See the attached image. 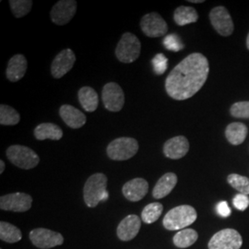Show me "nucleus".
<instances>
[{
  "label": "nucleus",
  "mask_w": 249,
  "mask_h": 249,
  "mask_svg": "<svg viewBox=\"0 0 249 249\" xmlns=\"http://www.w3.org/2000/svg\"><path fill=\"white\" fill-rule=\"evenodd\" d=\"M209 72L207 57L202 53H191L170 72L165 80V90L177 101L191 98L203 87Z\"/></svg>",
  "instance_id": "nucleus-1"
},
{
  "label": "nucleus",
  "mask_w": 249,
  "mask_h": 249,
  "mask_svg": "<svg viewBox=\"0 0 249 249\" xmlns=\"http://www.w3.org/2000/svg\"><path fill=\"white\" fill-rule=\"evenodd\" d=\"M107 178L102 173L90 176L83 188V198L89 208H95L97 205L106 201L109 197L107 191Z\"/></svg>",
  "instance_id": "nucleus-2"
},
{
  "label": "nucleus",
  "mask_w": 249,
  "mask_h": 249,
  "mask_svg": "<svg viewBox=\"0 0 249 249\" xmlns=\"http://www.w3.org/2000/svg\"><path fill=\"white\" fill-rule=\"evenodd\" d=\"M196 210L189 205L178 206L169 211L163 218L162 224L169 231L183 230L196 220Z\"/></svg>",
  "instance_id": "nucleus-3"
},
{
  "label": "nucleus",
  "mask_w": 249,
  "mask_h": 249,
  "mask_svg": "<svg viewBox=\"0 0 249 249\" xmlns=\"http://www.w3.org/2000/svg\"><path fill=\"white\" fill-rule=\"evenodd\" d=\"M10 162L20 169L30 170L36 167L40 158L36 151L22 145H12L6 151Z\"/></svg>",
  "instance_id": "nucleus-4"
},
{
  "label": "nucleus",
  "mask_w": 249,
  "mask_h": 249,
  "mask_svg": "<svg viewBox=\"0 0 249 249\" xmlns=\"http://www.w3.org/2000/svg\"><path fill=\"white\" fill-rule=\"evenodd\" d=\"M142 51V44L131 33L124 34L116 45V55L120 62L129 64L136 61Z\"/></svg>",
  "instance_id": "nucleus-5"
},
{
  "label": "nucleus",
  "mask_w": 249,
  "mask_h": 249,
  "mask_svg": "<svg viewBox=\"0 0 249 249\" xmlns=\"http://www.w3.org/2000/svg\"><path fill=\"white\" fill-rule=\"evenodd\" d=\"M139 151L137 140L128 137H122L114 140L107 146V152L111 160H126L134 157Z\"/></svg>",
  "instance_id": "nucleus-6"
},
{
  "label": "nucleus",
  "mask_w": 249,
  "mask_h": 249,
  "mask_svg": "<svg viewBox=\"0 0 249 249\" xmlns=\"http://www.w3.org/2000/svg\"><path fill=\"white\" fill-rule=\"evenodd\" d=\"M243 239L234 229H223L218 231L209 242V249H240Z\"/></svg>",
  "instance_id": "nucleus-7"
},
{
  "label": "nucleus",
  "mask_w": 249,
  "mask_h": 249,
  "mask_svg": "<svg viewBox=\"0 0 249 249\" xmlns=\"http://www.w3.org/2000/svg\"><path fill=\"white\" fill-rule=\"evenodd\" d=\"M30 240L38 249H49L63 245L64 237L59 232L37 228L30 232Z\"/></svg>",
  "instance_id": "nucleus-8"
},
{
  "label": "nucleus",
  "mask_w": 249,
  "mask_h": 249,
  "mask_svg": "<svg viewBox=\"0 0 249 249\" xmlns=\"http://www.w3.org/2000/svg\"><path fill=\"white\" fill-rule=\"evenodd\" d=\"M102 100L108 111L119 112L124 105V91L116 82H109L103 88Z\"/></svg>",
  "instance_id": "nucleus-9"
},
{
  "label": "nucleus",
  "mask_w": 249,
  "mask_h": 249,
  "mask_svg": "<svg viewBox=\"0 0 249 249\" xmlns=\"http://www.w3.org/2000/svg\"><path fill=\"white\" fill-rule=\"evenodd\" d=\"M33 197L26 193H12L0 197V209L7 212L25 213L32 207Z\"/></svg>",
  "instance_id": "nucleus-10"
},
{
  "label": "nucleus",
  "mask_w": 249,
  "mask_h": 249,
  "mask_svg": "<svg viewBox=\"0 0 249 249\" xmlns=\"http://www.w3.org/2000/svg\"><path fill=\"white\" fill-rule=\"evenodd\" d=\"M141 28L143 34L151 38L165 36L168 26L165 20L158 13L151 12L143 16L141 20Z\"/></svg>",
  "instance_id": "nucleus-11"
},
{
  "label": "nucleus",
  "mask_w": 249,
  "mask_h": 249,
  "mask_svg": "<svg viewBox=\"0 0 249 249\" xmlns=\"http://www.w3.org/2000/svg\"><path fill=\"white\" fill-rule=\"evenodd\" d=\"M210 20L215 31L222 36H231L233 32V22L231 15L224 7H216L210 12Z\"/></svg>",
  "instance_id": "nucleus-12"
},
{
  "label": "nucleus",
  "mask_w": 249,
  "mask_h": 249,
  "mask_svg": "<svg viewBox=\"0 0 249 249\" xmlns=\"http://www.w3.org/2000/svg\"><path fill=\"white\" fill-rule=\"evenodd\" d=\"M76 11L77 2L75 0H60L51 9L50 16L54 24L63 26L71 20Z\"/></svg>",
  "instance_id": "nucleus-13"
},
{
  "label": "nucleus",
  "mask_w": 249,
  "mask_h": 249,
  "mask_svg": "<svg viewBox=\"0 0 249 249\" xmlns=\"http://www.w3.org/2000/svg\"><path fill=\"white\" fill-rule=\"evenodd\" d=\"M76 62V55L71 49L67 48L60 51L53 58L51 65V74L54 79H61L71 71Z\"/></svg>",
  "instance_id": "nucleus-14"
},
{
  "label": "nucleus",
  "mask_w": 249,
  "mask_h": 249,
  "mask_svg": "<svg viewBox=\"0 0 249 249\" xmlns=\"http://www.w3.org/2000/svg\"><path fill=\"white\" fill-rule=\"evenodd\" d=\"M149 191V183L143 178H134L123 186L122 192L124 197L132 202L142 200Z\"/></svg>",
  "instance_id": "nucleus-15"
},
{
  "label": "nucleus",
  "mask_w": 249,
  "mask_h": 249,
  "mask_svg": "<svg viewBox=\"0 0 249 249\" xmlns=\"http://www.w3.org/2000/svg\"><path fill=\"white\" fill-rule=\"evenodd\" d=\"M142 226V220L137 215H128L117 226L116 233L121 241H130L139 233Z\"/></svg>",
  "instance_id": "nucleus-16"
},
{
  "label": "nucleus",
  "mask_w": 249,
  "mask_h": 249,
  "mask_svg": "<svg viewBox=\"0 0 249 249\" xmlns=\"http://www.w3.org/2000/svg\"><path fill=\"white\" fill-rule=\"evenodd\" d=\"M189 151V142L187 138L184 136L174 137L168 140L163 145V153L164 155L172 159L178 160L186 156Z\"/></svg>",
  "instance_id": "nucleus-17"
},
{
  "label": "nucleus",
  "mask_w": 249,
  "mask_h": 249,
  "mask_svg": "<svg viewBox=\"0 0 249 249\" xmlns=\"http://www.w3.org/2000/svg\"><path fill=\"white\" fill-rule=\"evenodd\" d=\"M59 115L65 124L73 129L83 126L87 120L86 116L81 111L70 105H63L59 109Z\"/></svg>",
  "instance_id": "nucleus-18"
},
{
  "label": "nucleus",
  "mask_w": 249,
  "mask_h": 249,
  "mask_svg": "<svg viewBox=\"0 0 249 249\" xmlns=\"http://www.w3.org/2000/svg\"><path fill=\"white\" fill-rule=\"evenodd\" d=\"M27 63L26 57L23 54H15L9 59L6 71V76L8 80L11 82H17L21 80L26 74Z\"/></svg>",
  "instance_id": "nucleus-19"
},
{
  "label": "nucleus",
  "mask_w": 249,
  "mask_h": 249,
  "mask_svg": "<svg viewBox=\"0 0 249 249\" xmlns=\"http://www.w3.org/2000/svg\"><path fill=\"white\" fill-rule=\"evenodd\" d=\"M178 177L174 173H167L158 180L152 191V196L156 199H160L168 196L172 190L177 186Z\"/></svg>",
  "instance_id": "nucleus-20"
},
{
  "label": "nucleus",
  "mask_w": 249,
  "mask_h": 249,
  "mask_svg": "<svg viewBox=\"0 0 249 249\" xmlns=\"http://www.w3.org/2000/svg\"><path fill=\"white\" fill-rule=\"evenodd\" d=\"M35 137L38 141H59L60 139H62L63 131L57 124L43 123L38 124L35 128Z\"/></svg>",
  "instance_id": "nucleus-21"
},
{
  "label": "nucleus",
  "mask_w": 249,
  "mask_h": 249,
  "mask_svg": "<svg viewBox=\"0 0 249 249\" xmlns=\"http://www.w3.org/2000/svg\"><path fill=\"white\" fill-rule=\"evenodd\" d=\"M79 102L82 108L87 112H94L99 106V97L96 90L91 87H82L78 93Z\"/></svg>",
  "instance_id": "nucleus-22"
},
{
  "label": "nucleus",
  "mask_w": 249,
  "mask_h": 249,
  "mask_svg": "<svg viewBox=\"0 0 249 249\" xmlns=\"http://www.w3.org/2000/svg\"><path fill=\"white\" fill-rule=\"evenodd\" d=\"M248 135V127L243 123H231L226 127L225 136L232 145H239L245 142Z\"/></svg>",
  "instance_id": "nucleus-23"
},
{
  "label": "nucleus",
  "mask_w": 249,
  "mask_h": 249,
  "mask_svg": "<svg viewBox=\"0 0 249 249\" xmlns=\"http://www.w3.org/2000/svg\"><path fill=\"white\" fill-rule=\"evenodd\" d=\"M174 19L179 26H185L189 23L196 22L198 19V15L194 8L181 6L175 10Z\"/></svg>",
  "instance_id": "nucleus-24"
},
{
  "label": "nucleus",
  "mask_w": 249,
  "mask_h": 249,
  "mask_svg": "<svg viewBox=\"0 0 249 249\" xmlns=\"http://www.w3.org/2000/svg\"><path fill=\"white\" fill-rule=\"evenodd\" d=\"M198 234L193 229H183L174 236V244L178 249H187L196 243Z\"/></svg>",
  "instance_id": "nucleus-25"
},
{
  "label": "nucleus",
  "mask_w": 249,
  "mask_h": 249,
  "mask_svg": "<svg viewBox=\"0 0 249 249\" xmlns=\"http://www.w3.org/2000/svg\"><path fill=\"white\" fill-rule=\"evenodd\" d=\"M22 233L18 227L11 223L2 221L0 223V239L7 243H17L21 240Z\"/></svg>",
  "instance_id": "nucleus-26"
},
{
  "label": "nucleus",
  "mask_w": 249,
  "mask_h": 249,
  "mask_svg": "<svg viewBox=\"0 0 249 249\" xmlns=\"http://www.w3.org/2000/svg\"><path fill=\"white\" fill-rule=\"evenodd\" d=\"M163 211V206L159 202L147 205L142 213V220L147 224L155 223L160 218Z\"/></svg>",
  "instance_id": "nucleus-27"
},
{
  "label": "nucleus",
  "mask_w": 249,
  "mask_h": 249,
  "mask_svg": "<svg viewBox=\"0 0 249 249\" xmlns=\"http://www.w3.org/2000/svg\"><path fill=\"white\" fill-rule=\"evenodd\" d=\"M20 116L18 112L7 105L0 106V124L2 125H14L18 124Z\"/></svg>",
  "instance_id": "nucleus-28"
},
{
  "label": "nucleus",
  "mask_w": 249,
  "mask_h": 249,
  "mask_svg": "<svg viewBox=\"0 0 249 249\" xmlns=\"http://www.w3.org/2000/svg\"><path fill=\"white\" fill-rule=\"evenodd\" d=\"M34 2L32 0H10L9 7L13 15L16 18H22L26 16L33 8Z\"/></svg>",
  "instance_id": "nucleus-29"
},
{
  "label": "nucleus",
  "mask_w": 249,
  "mask_h": 249,
  "mask_svg": "<svg viewBox=\"0 0 249 249\" xmlns=\"http://www.w3.org/2000/svg\"><path fill=\"white\" fill-rule=\"evenodd\" d=\"M228 183L240 194L249 195V178L237 174H231L227 178Z\"/></svg>",
  "instance_id": "nucleus-30"
},
{
  "label": "nucleus",
  "mask_w": 249,
  "mask_h": 249,
  "mask_svg": "<svg viewBox=\"0 0 249 249\" xmlns=\"http://www.w3.org/2000/svg\"><path fill=\"white\" fill-rule=\"evenodd\" d=\"M153 71L157 75H162L168 68V59L163 53H157L152 59Z\"/></svg>",
  "instance_id": "nucleus-31"
},
{
  "label": "nucleus",
  "mask_w": 249,
  "mask_h": 249,
  "mask_svg": "<svg viewBox=\"0 0 249 249\" xmlns=\"http://www.w3.org/2000/svg\"><path fill=\"white\" fill-rule=\"evenodd\" d=\"M231 116L236 118H249V102H238L231 107Z\"/></svg>",
  "instance_id": "nucleus-32"
},
{
  "label": "nucleus",
  "mask_w": 249,
  "mask_h": 249,
  "mask_svg": "<svg viewBox=\"0 0 249 249\" xmlns=\"http://www.w3.org/2000/svg\"><path fill=\"white\" fill-rule=\"evenodd\" d=\"M163 45L170 51L178 52L184 48V44L177 35H168L163 39Z\"/></svg>",
  "instance_id": "nucleus-33"
},
{
  "label": "nucleus",
  "mask_w": 249,
  "mask_h": 249,
  "mask_svg": "<svg viewBox=\"0 0 249 249\" xmlns=\"http://www.w3.org/2000/svg\"><path fill=\"white\" fill-rule=\"evenodd\" d=\"M233 206L241 212L246 211L249 206V197L248 195L237 194L232 199Z\"/></svg>",
  "instance_id": "nucleus-34"
},
{
  "label": "nucleus",
  "mask_w": 249,
  "mask_h": 249,
  "mask_svg": "<svg viewBox=\"0 0 249 249\" xmlns=\"http://www.w3.org/2000/svg\"><path fill=\"white\" fill-rule=\"evenodd\" d=\"M217 212L218 214L223 218L229 217L231 215V209L229 208L228 203L226 201H221L219 204L217 205Z\"/></svg>",
  "instance_id": "nucleus-35"
},
{
  "label": "nucleus",
  "mask_w": 249,
  "mask_h": 249,
  "mask_svg": "<svg viewBox=\"0 0 249 249\" xmlns=\"http://www.w3.org/2000/svg\"><path fill=\"white\" fill-rule=\"evenodd\" d=\"M5 170V162L4 160H0V174H2Z\"/></svg>",
  "instance_id": "nucleus-36"
},
{
  "label": "nucleus",
  "mask_w": 249,
  "mask_h": 249,
  "mask_svg": "<svg viewBox=\"0 0 249 249\" xmlns=\"http://www.w3.org/2000/svg\"><path fill=\"white\" fill-rule=\"evenodd\" d=\"M189 2H190V3H196V4H198V3H203L204 1H203V0H190Z\"/></svg>",
  "instance_id": "nucleus-37"
},
{
  "label": "nucleus",
  "mask_w": 249,
  "mask_h": 249,
  "mask_svg": "<svg viewBox=\"0 0 249 249\" xmlns=\"http://www.w3.org/2000/svg\"><path fill=\"white\" fill-rule=\"evenodd\" d=\"M247 46H248V48H249V36H248V39H247Z\"/></svg>",
  "instance_id": "nucleus-38"
}]
</instances>
